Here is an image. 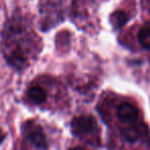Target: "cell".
<instances>
[{"mask_svg": "<svg viewBox=\"0 0 150 150\" xmlns=\"http://www.w3.org/2000/svg\"><path fill=\"white\" fill-rule=\"evenodd\" d=\"M116 114L118 119L125 123H134L139 119V109L131 103L123 102L117 107Z\"/></svg>", "mask_w": 150, "mask_h": 150, "instance_id": "3", "label": "cell"}, {"mask_svg": "<svg viewBox=\"0 0 150 150\" xmlns=\"http://www.w3.org/2000/svg\"><path fill=\"white\" fill-rule=\"evenodd\" d=\"M46 97H47V94H46L45 90L38 84L30 86L29 90H28V98L34 104L40 105L44 103L46 100Z\"/></svg>", "mask_w": 150, "mask_h": 150, "instance_id": "4", "label": "cell"}, {"mask_svg": "<svg viewBox=\"0 0 150 150\" xmlns=\"http://www.w3.org/2000/svg\"><path fill=\"white\" fill-rule=\"evenodd\" d=\"M5 137H6V136H5V134L3 133L2 129H0V145L3 143V141L5 140Z\"/></svg>", "mask_w": 150, "mask_h": 150, "instance_id": "8", "label": "cell"}, {"mask_svg": "<svg viewBox=\"0 0 150 150\" xmlns=\"http://www.w3.org/2000/svg\"><path fill=\"white\" fill-rule=\"evenodd\" d=\"M23 142L28 147L35 150H46L48 147L47 139L41 125L33 120H27L22 125Z\"/></svg>", "mask_w": 150, "mask_h": 150, "instance_id": "1", "label": "cell"}, {"mask_svg": "<svg viewBox=\"0 0 150 150\" xmlns=\"http://www.w3.org/2000/svg\"><path fill=\"white\" fill-rule=\"evenodd\" d=\"M127 15L122 11H115L111 15L110 21L112 23V25L114 26L115 28H121L127 21Z\"/></svg>", "mask_w": 150, "mask_h": 150, "instance_id": "6", "label": "cell"}, {"mask_svg": "<svg viewBox=\"0 0 150 150\" xmlns=\"http://www.w3.org/2000/svg\"><path fill=\"white\" fill-rule=\"evenodd\" d=\"M71 133L74 137L83 139L98 132V123L92 115H80L71 121Z\"/></svg>", "mask_w": 150, "mask_h": 150, "instance_id": "2", "label": "cell"}, {"mask_svg": "<svg viewBox=\"0 0 150 150\" xmlns=\"http://www.w3.org/2000/svg\"><path fill=\"white\" fill-rule=\"evenodd\" d=\"M121 136L129 142H136L140 139L143 132L141 125H131L121 129Z\"/></svg>", "mask_w": 150, "mask_h": 150, "instance_id": "5", "label": "cell"}, {"mask_svg": "<svg viewBox=\"0 0 150 150\" xmlns=\"http://www.w3.org/2000/svg\"><path fill=\"white\" fill-rule=\"evenodd\" d=\"M139 43L144 48H150V27H143L140 29L138 33Z\"/></svg>", "mask_w": 150, "mask_h": 150, "instance_id": "7", "label": "cell"}]
</instances>
